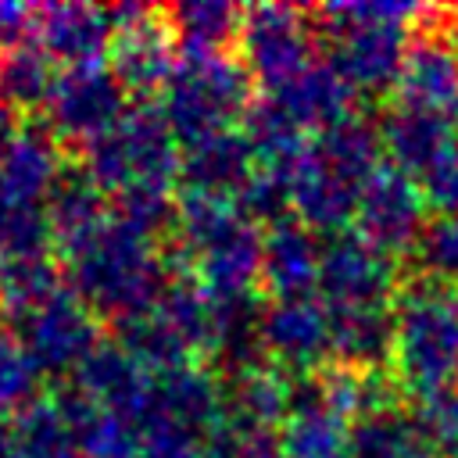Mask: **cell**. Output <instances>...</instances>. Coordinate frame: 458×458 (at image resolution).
<instances>
[{
	"instance_id": "1",
	"label": "cell",
	"mask_w": 458,
	"mask_h": 458,
	"mask_svg": "<svg viewBox=\"0 0 458 458\" xmlns=\"http://www.w3.org/2000/svg\"><path fill=\"white\" fill-rule=\"evenodd\" d=\"M61 265L68 290L111 326L129 315L150 311L168 283L157 243L136 236L111 215L89 240L61 254Z\"/></svg>"
},
{
	"instance_id": "2",
	"label": "cell",
	"mask_w": 458,
	"mask_h": 458,
	"mask_svg": "<svg viewBox=\"0 0 458 458\" xmlns=\"http://www.w3.org/2000/svg\"><path fill=\"white\" fill-rule=\"evenodd\" d=\"M254 82L236 54H179V68L157 97V107L179 147L200 136L236 129L254 104Z\"/></svg>"
},
{
	"instance_id": "3",
	"label": "cell",
	"mask_w": 458,
	"mask_h": 458,
	"mask_svg": "<svg viewBox=\"0 0 458 458\" xmlns=\"http://www.w3.org/2000/svg\"><path fill=\"white\" fill-rule=\"evenodd\" d=\"M0 318L18 333V340L25 344L32 361L39 365V372L47 379H57V383L72 379V372L104 340L100 318L68 286L54 297L32 304V308H21V311L0 315Z\"/></svg>"
},
{
	"instance_id": "4",
	"label": "cell",
	"mask_w": 458,
	"mask_h": 458,
	"mask_svg": "<svg viewBox=\"0 0 458 458\" xmlns=\"http://www.w3.org/2000/svg\"><path fill=\"white\" fill-rule=\"evenodd\" d=\"M132 97L111 72V64H82V68H57V79L50 86V97L43 104V125L61 140V147L79 150L82 143L111 132Z\"/></svg>"
},
{
	"instance_id": "5",
	"label": "cell",
	"mask_w": 458,
	"mask_h": 458,
	"mask_svg": "<svg viewBox=\"0 0 458 458\" xmlns=\"http://www.w3.org/2000/svg\"><path fill=\"white\" fill-rule=\"evenodd\" d=\"M236 57L250 82L265 93L279 89L286 79L311 64V25L308 14L286 4L243 7V29L236 39Z\"/></svg>"
},
{
	"instance_id": "6",
	"label": "cell",
	"mask_w": 458,
	"mask_h": 458,
	"mask_svg": "<svg viewBox=\"0 0 458 458\" xmlns=\"http://www.w3.org/2000/svg\"><path fill=\"white\" fill-rule=\"evenodd\" d=\"M261 344L268 365L286 376H318L322 361L333 354L329 340V304L318 297L268 301L261 311Z\"/></svg>"
},
{
	"instance_id": "7",
	"label": "cell",
	"mask_w": 458,
	"mask_h": 458,
	"mask_svg": "<svg viewBox=\"0 0 458 458\" xmlns=\"http://www.w3.org/2000/svg\"><path fill=\"white\" fill-rule=\"evenodd\" d=\"M107 64L132 100H157L179 68V43L172 36L165 7H150L143 18L118 29Z\"/></svg>"
},
{
	"instance_id": "8",
	"label": "cell",
	"mask_w": 458,
	"mask_h": 458,
	"mask_svg": "<svg viewBox=\"0 0 458 458\" xmlns=\"http://www.w3.org/2000/svg\"><path fill=\"white\" fill-rule=\"evenodd\" d=\"M114 43L107 7L89 4H43L36 18V47L57 68L104 64Z\"/></svg>"
},
{
	"instance_id": "9",
	"label": "cell",
	"mask_w": 458,
	"mask_h": 458,
	"mask_svg": "<svg viewBox=\"0 0 458 458\" xmlns=\"http://www.w3.org/2000/svg\"><path fill=\"white\" fill-rule=\"evenodd\" d=\"M390 268L376 243L358 233H333L322 236V265H318V290L333 308L351 304H376L386 290Z\"/></svg>"
},
{
	"instance_id": "10",
	"label": "cell",
	"mask_w": 458,
	"mask_h": 458,
	"mask_svg": "<svg viewBox=\"0 0 458 458\" xmlns=\"http://www.w3.org/2000/svg\"><path fill=\"white\" fill-rule=\"evenodd\" d=\"M290 190H293V218L318 236L344 233V225L358 215L361 186L340 175L311 143L301 154V161L290 168Z\"/></svg>"
},
{
	"instance_id": "11",
	"label": "cell",
	"mask_w": 458,
	"mask_h": 458,
	"mask_svg": "<svg viewBox=\"0 0 458 458\" xmlns=\"http://www.w3.org/2000/svg\"><path fill=\"white\" fill-rule=\"evenodd\" d=\"M322 240L304 222L286 218L261 233V290L268 301L315 297Z\"/></svg>"
},
{
	"instance_id": "12",
	"label": "cell",
	"mask_w": 458,
	"mask_h": 458,
	"mask_svg": "<svg viewBox=\"0 0 458 458\" xmlns=\"http://www.w3.org/2000/svg\"><path fill=\"white\" fill-rule=\"evenodd\" d=\"M279 437L286 458H351V429L344 415H336L326 404L318 376L293 379L290 415L279 426Z\"/></svg>"
},
{
	"instance_id": "13",
	"label": "cell",
	"mask_w": 458,
	"mask_h": 458,
	"mask_svg": "<svg viewBox=\"0 0 458 458\" xmlns=\"http://www.w3.org/2000/svg\"><path fill=\"white\" fill-rule=\"evenodd\" d=\"M114 129H118V140L129 157L132 186H157V190L179 186L182 147H179L175 132L168 129L157 100H132L125 118Z\"/></svg>"
},
{
	"instance_id": "14",
	"label": "cell",
	"mask_w": 458,
	"mask_h": 458,
	"mask_svg": "<svg viewBox=\"0 0 458 458\" xmlns=\"http://www.w3.org/2000/svg\"><path fill=\"white\" fill-rule=\"evenodd\" d=\"M258 168L240 129H222L182 143L179 157V193H208V197H236L240 186Z\"/></svg>"
},
{
	"instance_id": "15",
	"label": "cell",
	"mask_w": 458,
	"mask_h": 458,
	"mask_svg": "<svg viewBox=\"0 0 458 458\" xmlns=\"http://www.w3.org/2000/svg\"><path fill=\"white\" fill-rule=\"evenodd\" d=\"M168 422L193 437H208L222 422V379L204 361L154 376V422ZM147 426V429H150Z\"/></svg>"
},
{
	"instance_id": "16",
	"label": "cell",
	"mask_w": 458,
	"mask_h": 458,
	"mask_svg": "<svg viewBox=\"0 0 458 458\" xmlns=\"http://www.w3.org/2000/svg\"><path fill=\"white\" fill-rule=\"evenodd\" d=\"M64 165V147L43 122L21 125L0 147V182L14 204H43Z\"/></svg>"
},
{
	"instance_id": "17",
	"label": "cell",
	"mask_w": 458,
	"mask_h": 458,
	"mask_svg": "<svg viewBox=\"0 0 458 458\" xmlns=\"http://www.w3.org/2000/svg\"><path fill=\"white\" fill-rule=\"evenodd\" d=\"M75 433L79 458H140V433L129 419L100 408L72 379L54 383L47 394Z\"/></svg>"
},
{
	"instance_id": "18",
	"label": "cell",
	"mask_w": 458,
	"mask_h": 458,
	"mask_svg": "<svg viewBox=\"0 0 458 458\" xmlns=\"http://www.w3.org/2000/svg\"><path fill=\"white\" fill-rule=\"evenodd\" d=\"M43 211L50 218L54 229V243H57V258L75 250L82 240H89L111 215V200L86 179V172L79 165H64V172L57 175V182L50 186Z\"/></svg>"
},
{
	"instance_id": "19",
	"label": "cell",
	"mask_w": 458,
	"mask_h": 458,
	"mask_svg": "<svg viewBox=\"0 0 458 458\" xmlns=\"http://www.w3.org/2000/svg\"><path fill=\"white\" fill-rule=\"evenodd\" d=\"M290 390L293 379L276 365L222 379V422L243 429H279L290 415Z\"/></svg>"
},
{
	"instance_id": "20",
	"label": "cell",
	"mask_w": 458,
	"mask_h": 458,
	"mask_svg": "<svg viewBox=\"0 0 458 458\" xmlns=\"http://www.w3.org/2000/svg\"><path fill=\"white\" fill-rule=\"evenodd\" d=\"M268 97H276L286 114L308 132H322L344 118H351V86L336 75V68L329 61H311L304 72H297L293 79H286L279 89H272Z\"/></svg>"
},
{
	"instance_id": "21",
	"label": "cell",
	"mask_w": 458,
	"mask_h": 458,
	"mask_svg": "<svg viewBox=\"0 0 458 458\" xmlns=\"http://www.w3.org/2000/svg\"><path fill=\"white\" fill-rule=\"evenodd\" d=\"M329 64L351 89H372L386 82L397 68V32L394 25H354L329 32Z\"/></svg>"
},
{
	"instance_id": "22",
	"label": "cell",
	"mask_w": 458,
	"mask_h": 458,
	"mask_svg": "<svg viewBox=\"0 0 458 458\" xmlns=\"http://www.w3.org/2000/svg\"><path fill=\"white\" fill-rule=\"evenodd\" d=\"M236 129H240V136L247 140L254 161L265 165V168H283V172H290V168L301 161V154L308 150L304 129H301V125L286 114V107H283L276 97H268V93L254 97V104L243 111V118H240Z\"/></svg>"
},
{
	"instance_id": "23",
	"label": "cell",
	"mask_w": 458,
	"mask_h": 458,
	"mask_svg": "<svg viewBox=\"0 0 458 458\" xmlns=\"http://www.w3.org/2000/svg\"><path fill=\"white\" fill-rule=\"evenodd\" d=\"M179 54H229L243 29V7L225 0H186L165 7Z\"/></svg>"
},
{
	"instance_id": "24",
	"label": "cell",
	"mask_w": 458,
	"mask_h": 458,
	"mask_svg": "<svg viewBox=\"0 0 458 458\" xmlns=\"http://www.w3.org/2000/svg\"><path fill=\"white\" fill-rule=\"evenodd\" d=\"M361 222V236L369 243H376L379 250L383 247H397L404 243V236L411 233V222H415V200L408 193V186L390 175V172H372L361 186V197H358V215Z\"/></svg>"
},
{
	"instance_id": "25",
	"label": "cell",
	"mask_w": 458,
	"mask_h": 458,
	"mask_svg": "<svg viewBox=\"0 0 458 458\" xmlns=\"http://www.w3.org/2000/svg\"><path fill=\"white\" fill-rule=\"evenodd\" d=\"M154 311L179 333V340L197 354V361L211 358L218 318H215V301L197 276H168Z\"/></svg>"
},
{
	"instance_id": "26",
	"label": "cell",
	"mask_w": 458,
	"mask_h": 458,
	"mask_svg": "<svg viewBox=\"0 0 458 458\" xmlns=\"http://www.w3.org/2000/svg\"><path fill=\"white\" fill-rule=\"evenodd\" d=\"M111 340L147 372V376H165L182 365H193L197 354L179 340V333L150 308L143 315H129L111 326Z\"/></svg>"
},
{
	"instance_id": "27",
	"label": "cell",
	"mask_w": 458,
	"mask_h": 458,
	"mask_svg": "<svg viewBox=\"0 0 458 458\" xmlns=\"http://www.w3.org/2000/svg\"><path fill=\"white\" fill-rule=\"evenodd\" d=\"M329 340H333V354L340 361L365 365L386 351L390 326L376 304H351V308L329 304Z\"/></svg>"
},
{
	"instance_id": "28",
	"label": "cell",
	"mask_w": 458,
	"mask_h": 458,
	"mask_svg": "<svg viewBox=\"0 0 458 458\" xmlns=\"http://www.w3.org/2000/svg\"><path fill=\"white\" fill-rule=\"evenodd\" d=\"M54 79H57V64L36 43H25L18 50L0 54V97L18 114L21 111H43Z\"/></svg>"
},
{
	"instance_id": "29",
	"label": "cell",
	"mask_w": 458,
	"mask_h": 458,
	"mask_svg": "<svg viewBox=\"0 0 458 458\" xmlns=\"http://www.w3.org/2000/svg\"><path fill=\"white\" fill-rule=\"evenodd\" d=\"M14 458H79L75 433L50 397H39L32 408L11 419Z\"/></svg>"
},
{
	"instance_id": "30",
	"label": "cell",
	"mask_w": 458,
	"mask_h": 458,
	"mask_svg": "<svg viewBox=\"0 0 458 458\" xmlns=\"http://www.w3.org/2000/svg\"><path fill=\"white\" fill-rule=\"evenodd\" d=\"M47 386V376L18 340V333L0 318V419H14L32 408Z\"/></svg>"
},
{
	"instance_id": "31",
	"label": "cell",
	"mask_w": 458,
	"mask_h": 458,
	"mask_svg": "<svg viewBox=\"0 0 458 458\" xmlns=\"http://www.w3.org/2000/svg\"><path fill=\"white\" fill-rule=\"evenodd\" d=\"M64 265L57 254L47 258H21V261H0V315L32 308L54 293H61Z\"/></svg>"
},
{
	"instance_id": "32",
	"label": "cell",
	"mask_w": 458,
	"mask_h": 458,
	"mask_svg": "<svg viewBox=\"0 0 458 458\" xmlns=\"http://www.w3.org/2000/svg\"><path fill=\"white\" fill-rule=\"evenodd\" d=\"M311 147H315L340 175H347V179L358 182V186H365V179L376 172L372 165H376L379 147H376L372 129L361 125L358 118H344V122L322 129Z\"/></svg>"
},
{
	"instance_id": "33",
	"label": "cell",
	"mask_w": 458,
	"mask_h": 458,
	"mask_svg": "<svg viewBox=\"0 0 458 458\" xmlns=\"http://www.w3.org/2000/svg\"><path fill=\"white\" fill-rule=\"evenodd\" d=\"M233 200H236L240 215H243L250 225H258V229L265 233V229H272V225H279V222L293 218L290 172L258 165V168L250 172V179L240 186V193H236Z\"/></svg>"
},
{
	"instance_id": "34",
	"label": "cell",
	"mask_w": 458,
	"mask_h": 458,
	"mask_svg": "<svg viewBox=\"0 0 458 458\" xmlns=\"http://www.w3.org/2000/svg\"><path fill=\"white\" fill-rule=\"evenodd\" d=\"M47 254H57V243L43 204H11L7 211H0V261Z\"/></svg>"
},
{
	"instance_id": "35",
	"label": "cell",
	"mask_w": 458,
	"mask_h": 458,
	"mask_svg": "<svg viewBox=\"0 0 458 458\" xmlns=\"http://www.w3.org/2000/svg\"><path fill=\"white\" fill-rule=\"evenodd\" d=\"M351 458H419L411 429L390 411H365L351 426Z\"/></svg>"
},
{
	"instance_id": "36",
	"label": "cell",
	"mask_w": 458,
	"mask_h": 458,
	"mask_svg": "<svg viewBox=\"0 0 458 458\" xmlns=\"http://www.w3.org/2000/svg\"><path fill=\"white\" fill-rule=\"evenodd\" d=\"M36 18H39V7L0 0V54L36 43Z\"/></svg>"
},
{
	"instance_id": "37",
	"label": "cell",
	"mask_w": 458,
	"mask_h": 458,
	"mask_svg": "<svg viewBox=\"0 0 458 458\" xmlns=\"http://www.w3.org/2000/svg\"><path fill=\"white\" fill-rule=\"evenodd\" d=\"M21 125H25V122L18 118V111H14V107H11V104L0 97V147H4V143H7V140H11V136L21 129Z\"/></svg>"
},
{
	"instance_id": "38",
	"label": "cell",
	"mask_w": 458,
	"mask_h": 458,
	"mask_svg": "<svg viewBox=\"0 0 458 458\" xmlns=\"http://www.w3.org/2000/svg\"><path fill=\"white\" fill-rule=\"evenodd\" d=\"M0 458H14V433L7 419H0Z\"/></svg>"
},
{
	"instance_id": "39",
	"label": "cell",
	"mask_w": 458,
	"mask_h": 458,
	"mask_svg": "<svg viewBox=\"0 0 458 458\" xmlns=\"http://www.w3.org/2000/svg\"><path fill=\"white\" fill-rule=\"evenodd\" d=\"M11 204H14V200H11V197H7V190H4V182H0V211H7V208H11Z\"/></svg>"
}]
</instances>
